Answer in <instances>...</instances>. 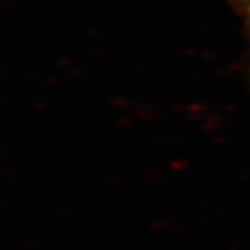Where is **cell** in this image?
Returning a JSON list of instances; mask_svg holds the SVG:
<instances>
[{
  "mask_svg": "<svg viewBox=\"0 0 250 250\" xmlns=\"http://www.w3.org/2000/svg\"><path fill=\"white\" fill-rule=\"evenodd\" d=\"M247 4V16H249V26H250V0H245Z\"/></svg>",
  "mask_w": 250,
  "mask_h": 250,
  "instance_id": "obj_1",
  "label": "cell"
}]
</instances>
